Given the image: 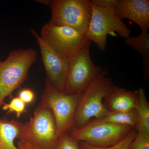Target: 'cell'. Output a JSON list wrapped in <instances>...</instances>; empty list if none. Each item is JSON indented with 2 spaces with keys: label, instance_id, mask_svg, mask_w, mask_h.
<instances>
[{
  "label": "cell",
  "instance_id": "obj_18",
  "mask_svg": "<svg viewBox=\"0 0 149 149\" xmlns=\"http://www.w3.org/2000/svg\"><path fill=\"white\" fill-rule=\"evenodd\" d=\"M26 105V104L18 97L13 98L9 103H5L2 108L4 110L7 111V114L15 113L16 117L19 118L25 111Z\"/></svg>",
  "mask_w": 149,
  "mask_h": 149
},
{
  "label": "cell",
  "instance_id": "obj_10",
  "mask_svg": "<svg viewBox=\"0 0 149 149\" xmlns=\"http://www.w3.org/2000/svg\"><path fill=\"white\" fill-rule=\"evenodd\" d=\"M30 32L40 47L42 60L47 74L46 81L63 92L68 66V60L52 49L35 29Z\"/></svg>",
  "mask_w": 149,
  "mask_h": 149
},
{
  "label": "cell",
  "instance_id": "obj_4",
  "mask_svg": "<svg viewBox=\"0 0 149 149\" xmlns=\"http://www.w3.org/2000/svg\"><path fill=\"white\" fill-rule=\"evenodd\" d=\"M49 6L52 10L49 23L70 27L86 35L92 17L91 1L52 0Z\"/></svg>",
  "mask_w": 149,
  "mask_h": 149
},
{
  "label": "cell",
  "instance_id": "obj_11",
  "mask_svg": "<svg viewBox=\"0 0 149 149\" xmlns=\"http://www.w3.org/2000/svg\"><path fill=\"white\" fill-rule=\"evenodd\" d=\"M120 19H128L139 25L141 32L149 29V0H119L114 9Z\"/></svg>",
  "mask_w": 149,
  "mask_h": 149
},
{
  "label": "cell",
  "instance_id": "obj_21",
  "mask_svg": "<svg viewBox=\"0 0 149 149\" xmlns=\"http://www.w3.org/2000/svg\"><path fill=\"white\" fill-rule=\"evenodd\" d=\"M119 0H91L93 4L103 8H111L114 10L118 4Z\"/></svg>",
  "mask_w": 149,
  "mask_h": 149
},
{
  "label": "cell",
  "instance_id": "obj_23",
  "mask_svg": "<svg viewBox=\"0 0 149 149\" xmlns=\"http://www.w3.org/2000/svg\"><path fill=\"white\" fill-rule=\"evenodd\" d=\"M17 147L19 149H33L27 144L24 143L19 141L17 143Z\"/></svg>",
  "mask_w": 149,
  "mask_h": 149
},
{
  "label": "cell",
  "instance_id": "obj_3",
  "mask_svg": "<svg viewBox=\"0 0 149 149\" xmlns=\"http://www.w3.org/2000/svg\"><path fill=\"white\" fill-rule=\"evenodd\" d=\"M17 139L33 149H54L59 139L52 110L40 103L33 116L22 124Z\"/></svg>",
  "mask_w": 149,
  "mask_h": 149
},
{
  "label": "cell",
  "instance_id": "obj_7",
  "mask_svg": "<svg viewBox=\"0 0 149 149\" xmlns=\"http://www.w3.org/2000/svg\"><path fill=\"white\" fill-rule=\"evenodd\" d=\"M91 42L68 59V66L63 92L79 95L103 70L93 63L90 52Z\"/></svg>",
  "mask_w": 149,
  "mask_h": 149
},
{
  "label": "cell",
  "instance_id": "obj_6",
  "mask_svg": "<svg viewBox=\"0 0 149 149\" xmlns=\"http://www.w3.org/2000/svg\"><path fill=\"white\" fill-rule=\"evenodd\" d=\"M134 127L92 119L79 128L70 130L69 135L78 142H84L96 147L113 146L121 141Z\"/></svg>",
  "mask_w": 149,
  "mask_h": 149
},
{
  "label": "cell",
  "instance_id": "obj_13",
  "mask_svg": "<svg viewBox=\"0 0 149 149\" xmlns=\"http://www.w3.org/2000/svg\"><path fill=\"white\" fill-rule=\"evenodd\" d=\"M23 123L8 118H0V149H19L15 145L18 139Z\"/></svg>",
  "mask_w": 149,
  "mask_h": 149
},
{
  "label": "cell",
  "instance_id": "obj_5",
  "mask_svg": "<svg viewBox=\"0 0 149 149\" xmlns=\"http://www.w3.org/2000/svg\"><path fill=\"white\" fill-rule=\"evenodd\" d=\"M80 95H68L46 81V87L41 97V103L47 107L52 111L58 139L72 129Z\"/></svg>",
  "mask_w": 149,
  "mask_h": 149
},
{
  "label": "cell",
  "instance_id": "obj_1",
  "mask_svg": "<svg viewBox=\"0 0 149 149\" xmlns=\"http://www.w3.org/2000/svg\"><path fill=\"white\" fill-rule=\"evenodd\" d=\"M107 74V71L103 70L81 93L72 129L81 128L92 119H101L107 112L104 104V99L115 86Z\"/></svg>",
  "mask_w": 149,
  "mask_h": 149
},
{
  "label": "cell",
  "instance_id": "obj_22",
  "mask_svg": "<svg viewBox=\"0 0 149 149\" xmlns=\"http://www.w3.org/2000/svg\"><path fill=\"white\" fill-rule=\"evenodd\" d=\"M18 97L27 104L33 102L35 99V95L31 89L27 88L23 89L20 91Z\"/></svg>",
  "mask_w": 149,
  "mask_h": 149
},
{
  "label": "cell",
  "instance_id": "obj_19",
  "mask_svg": "<svg viewBox=\"0 0 149 149\" xmlns=\"http://www.w3.org/2000/svg\"><path fill=\"white\" fill-rule=\"evenodd\" d=\"M128 149H149V133L138 132Z\"/></svg>",
  "mask_w": 149,
  "mask_h": 149
},
{
  "label": "cell",
  "instance_id": "obj_17",
  "mask_svg": "<svg viewBox=\"0 0 149 149\" xmlns=\"http://www.w3.org/2000/svg\"><path fill=\"white\" fill-rule=\"evenodd\" d=\"M137 133L138 131L135 128L120 142L108 147H96L85 142H79V149H128L131 142L136 138Z\"/></svg>",
  "mask_w": 149,
  "mask_h": 149
},
{
  "label": "cell",
  "instance_id": "obj_8",
  "mask_svg": "<svg viewBox=\"0 0 149 149\" xmlns=\"http://www.w3.org/2000/svg\"><path fill=\"white\" fill-rule=\"evenodd\" d=\"M92 4V17L86 34L89 41L95 43L101 51H104L108 34L116 32L123 39L130 37L131 31L118 17L114 10Z\"/></svg>",
  "mask_w": 149,
  "mask_h": 149
},
{
  "label": "cell",
  "instance_id": "obj_14",
  "mask_svg": "<svg viewBox=\"0 0 149 149\" xmlns=\"http://www.w3.org/2000/svg\"><path fill=\"white\" fill-rule=\"evenodd\" d=\"M125 42L131 49L139 52L143 58V77L148 80L149 76V34L141 32L135 37H128L125 39Z\"/></svg>",
  "mask_w": 149,
  "mask_h": 149
},
{
  "label": "cell",
  "instance_id": "obj_2",
  "mask_svg": "<svg viewBox=\"0 0 149 149\" xmlns=\"http://www.w3.org/2000/svg\"><path fill=\"white\" fill-rule=\"evenodd\" d=\"M37 58L32 48L11 51L4 61L0 60V108L4 100L27 80L29 70Z\"/></svg>",
  "mask_w": 149,
  "mask_h": 149
},
{
  "label": "cell",
  "instance_id": "obj_12",
  "mask_svg": "<svg viewBox=\"0 0 149 149\" xmlns=\"http://www.w3.org/2000/svg\"><path fill=\"white\" fill-rule=\"evenodd\" d=\"M138 102V90L127 91L114 86L104 98L103 103L108 111H125L135 109Z\"/></svg>",
  "mask_w": 149,
  "mask_h": 149
},
{
  "label": "cell",
  "instance_id": "obj_16",
  "mask_svg": "<svg viewBox=\"0 0 149 149\" xmlns=\"http://www.w3.org/2000/svg\"><path fill=\"white\" fill-rule=\"evenodd\" d=\"M97 120L118 125H130L135 128L137 122L135 109L125 111H108L103 117Z\"/></svg>",
  "mask_w": 149,
  "mask_h": 149
},
{
  "label": "cell",
  "instance_id": "obj_15",
  "mask_svg": "<svg viewBox=\"0 0 149 149\" xmlns=\"http://www.w3.org/2000/svg\"><path fill=\"white\" fill-rule=\"evenodd\" d=\"M135 110L137 119L136 130L138 132L149 133V103L143 88L138 90V102Z\"/></svg>",
  "mask_w": 149,
  "mask_h": 149
},
{
  "label": "cell",
  "instance_id": "obj_20",
  "mask_svg": "<svg viewBox=\"0 0 149 149\" xmlns=\"http://www.w3.org/2000/svg\"><path fill=\"white\" fill-rule=\"evenodd\" d=\"M79 143L68 133H65L59 139L54 149H79Z\"/></svg>",
  "mask_w": 149,
  "mask_h": 149
},
{
  "label": "cell",
  "instance_id": "obj_9",
  "mask_svg": "<svg viewBox=\"0 0 149 149\" xmlns=\"http://www.w3.org/2000/svg\"><path fill=\"white\" fill-rule=\"evenodd\" d=\"M40 36L51 47L68 60L90 42L85 34L76 29L49 22L43 25Z\"/></svg>",
  "mask_w": 149,
  "mask_h": 149
}]
</instances>
